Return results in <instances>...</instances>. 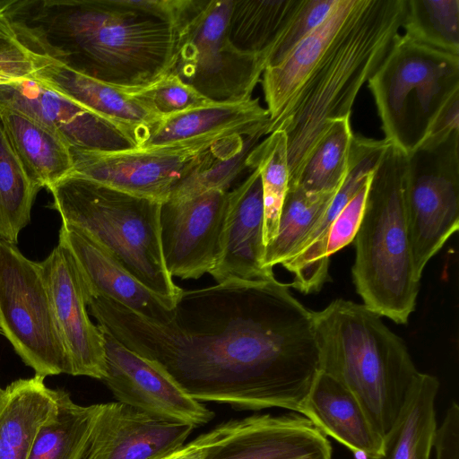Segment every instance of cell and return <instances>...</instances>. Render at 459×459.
Wrapping results in <instances>:
<instances>
[{
	"mask_svg": "<svg viewBox=\"0 0 459 459\" xmlns=\"http://www.w3.org/2000/svg\"><path fill=\"white\" fill-rule=\"evenodd\" d=\"M100 331L106 364L102 381L117 402L195 428L213 419L214 413L191 397L159 364L127 349L105 331Z\"/></svg>",
	"mask_w": 459,
	"mask_h": 459,
	"instance_id": "12",
	"label": "cell"
},
{
	"mask_svg": "<svg viewBox=\"0 0 459 459\" xmlns=\"http://www.w3.org/2000/svg\"><path fill=\"white\" fill-rule=\"evenodd\" d=\"M247 164L259 170L264 200V244L276 236L281 206L289 188L286 134L277 130L260 141L250 152Z\"/></svg>",
	"mask_w": 459,
	"mask_h": 459,
	"instance_id": "32",
	"label": "cell"
},
{
	"mask_svg": "<svg viewBox=\"0 0 459 459\" xmlns=\"http://www.w3.org/2000/svg\"><path fill=\"white\" fill-rule=\"evenodd\" d=\"M337 0H302L266 57V66L283 60L291 50L318 27L332 11Z\"/></svg>",
	"mask_w": 459,
	"mask_h": 459,
	"instance_id": "35",
	"label": "cell"
},
{
	"mask_svg": "<svg viewBox=\"0 0 459 459\" xmlns=\"http://www.w3.org/2000/svg\"><path fill=\"white\" fill-rule=\"evenodd\" d=\"M87 307L100 329L199 402L302 414L320 371L314 311L275 277L183 290L167 323L100 296Z\"/></svg>",
	"mask_w": 459,
	"mask_h": 459,
	"instance_id": "1",
	"label": "cell"
},
{
	"mask_svg": "<svg viewBox=\"0 0 459 459\" xmlns=\"http://www.w3.org/2000/svg\"><path fill=\"white\" fill-rule=\"evenodd\" d=\"M56 411L40 428L28 459H86L98 404L75 403L55 390Z\"/></svg>",
	"mask_w": 459,
	"mask_h": 459,
	"instance_id": "27",
	"label": "cell"
},
{
	"mask_svg": "<svg viewBox=\"0 0 459 459\" xmlns=\"http://www.w3.org/2000/svg\"><path fill=\"white\" fill-rule=\"evenodd\" d=\"M126 92L159 117L214 103L171 72L148 86Z\"/></svg>",
	"mask_w": 459,
	"mask_h": 459,
	"instance_id": "34",
	"label": "cell"
},
{
	"mask_svg": "<svg viewBox=\"0 0 459 459\" xmlns=\"http://www.w3.org/2000/svg\"><path fill=\"white\" fill-rule=\"evenodd\" d=\"M59 241L68 247L76 263L85 296L104 297L160 323L171 319L173 306L144 286L81 230L62 222Z\"/></svg>",
	"mask_w": 459,
	"mask_h": 459,
	"instance_id": "19",
	"label": "cell"
},
{
	"mask_svg": "<svg viewBox=\"0 0 459 459\" xmlns=\"http://www.w3.org/2000/svg\"><path fill=\"white\" fill-rule=\"evenodd\" d=\"M39 264L70 361V375L102 380L106 374L103 337L89 317L82 279L70 250L58 241Z\"/></svg>",
	"mask_w": 459,
	"mask_h": 459,
	"instance_id": "15",
	"label": "cell"
},
{
	"mask_svg": "<svg viewBox=\"0 0 459 459\" xmlns=\"http://www.w3.org/2000/svg\"><path fill=\"white\" fill-rule=\"evenodd\" d=\"M264 250L262 182L253 168L227 193L220 254L209 274L217 284L273 279V270L264 266Z\"/></svg>",
	"mask_w": 459,
	"mask_h": 459,
	"instance_id": "17",
	"label": "cell"
},
{
	"mask_svg": "<svg viewBox=\"0 0 459 459\" xmlns=\"http://www.w3.org/2000/svg\"><path fill=\"white\" fill-rule=\"evenodd\" d=\"M49 190L62 222L103 247L144 286L174 307L182 289L169 273L161 248V203L70 174Z\"/></svg>",
	"mask_w": 459,
	"mask_h": 459,
	"instance_id": "6",
	"label": "cell"
},
{
	"mask_svg": "<svg viewBox=\"0 0 459 459\" xmlns=\"http://www.w3.org/2000/svg\"><path fill=\"white\" fill-rule=\"evenodd\" d=\"M10 0H0V74L13 80L33 78V56L21 44L7 15Z\"/></svg>",
	"mask_w": 459,
	"mask_h": 459,
	"instance_id": "36",
	"label": "cell"
},
{
	"mask_svg": "<svg viewBox=\"0 0 459 459\" xmlns=\"http://www.w3.org/2000/svg\"><path fill=\"white\" fill-rule=\"evenodd\" d=\"M406 0H347L330 44L267 135L286 134L289 187L335 119L348 117L362 85L376 73L399 37Z\"/></svg>",
	"mask_w": 459,
	"mask_h": 459,
	"instance_id": "3",
	"label": "cell"
},
{
	"mask_svg": "<svg viewBox=\"0 0 459 459\" xmlns=\"http://www.w3.org/2000/svg\"><path fill=\"white\" fill-rule=\"evenodd\" d=\"M402 27L411 39L459 56V0H406Z\"/></svg>",
	"mask_w": 459,
	"mask_h": 459,
	"instance_id": "33",
	"label": "cell"
},
{
	"mask_svg": "<svg viewBox=\"0 0 459 459\" xmlns=\"http://www.w3.org/2000/svg\"><path fill=\"white\" fill-rule=\"evenodd\" d=\"M269 122L259 99L213 103L161 117L139 148H151L233 128L254 127Z\"/></svg>",
	"mask_w": 459,
	"mask_h": 459,
	"instance_id": "25",
	"label": "cell"
},
{
	"mask_svg": "<svg viewBox=\"0 0 459 459\" xmlns=\"http://www.w3.org/2000/svg\"><path fill=\"white\" fill-rule=\"evenodd\" d=\"M266 125L226 129L144 149L113 152L71 149L73 174L162 204L169 199L213 143L234 133L251 132Z\"/></svg>",
	"mask_w": 459,
	"mask_h": 459,
	"instance_id": "11",
	"label": "cell"
},
{
	"mask_svg": "<svg viewBox=\"0 0 459 459\" xmlns=\"http://www.w3.org/2000/svg\"><path fill=\"white\" fill-rule=\"evenodd\" d=\"M20 113L61 138L71 149L113 152L136 149L133 137L33 78L0 85V111Z\"/></svg>",
	"mask_w": 459,
	"mask_h": 459,
	"instance_id": "13",
	"label": "cell"
},
{
	"mask_svg": "<svg viewBox=\"0 0 459 459\" xmlns=\"http://www.w3.org/2000/svg\"><path fill=\"white\" fill-rule=\"evenodd\" d=\"M407 154L388 142L371 174L354 238L352 280L363 304L406 324L419 293L404 205Z\"/></svg>",
	"mask_w": 459,
	"mask_h": 459,
	"instance_id": "5",
	"label": "cell"
},
{
	"mask_svg": "<svg viewBox=\"0 0 459 459\" xmlns=\"http://www.w3.org/2000/svg\"><path fill=\"white\" fill-rule=\"evenodd\" d=\"M33 56V79L123 128L137 144L146 140L161 117L143 107L128 92L76 73L58 63Z\"/></svg>",
	"mask_w": 459,
	"mask_h": 459,
	"instance_id": "20",
	"label": "cell"
},
{
	"mask_svg": "<svg viewBox=\"0 0 459 459\" xmlns=\"http://www.w3.org/2000/svg\"><path fill=\"white\" fill-rule=\"evenodd\" d=\"M36 375L0 394V459H28L40 428L56 411L54 389Z\"/></svg>",
	"mask_w": 459,
	"mask_h": 459,
	"instance_id": "22",
	"label": "cell"
},
{
	"mask_svg": "<svg viewBox=\"0 0 459 459\" xmlns=\"http://www.w3.org/2000/svg\"><path fill=\"white\" fill-rule=\"evenodd\" d=\"M227 193L213 190L161 204V248L171 277L199 279L214 267L221 249Z\"/></svg>",
	"mask_w": 459,
	"mask_h": 459,
	"instance_id": "14",
	"label": "cell"
},
{
	"mask_svg": "<svg viewBox=\"0 0 459 459\" xmlns=\"http://www.w3.org/2000/svg\"><path fill=\"white\" fill-rule=\"evenodd\" d=\"M0 122L23 168L41 188L73 173L71 148L57 135L14 111H0Z\"/></svg>",
	"mask_w": 459,
	"mask_h": 459,
	"instance_id": "23",
	"label": "cell"
},
{
	"mask_svg": "<svg viewBox=\"0 0 459 459\" xmlns=\"http://www.w3.org/2000/svg\"><path fill=\"white\" fill-rule=\"evenodd\" d=\"M336 192L310 194L299 186L288 188L276 236L265 247L264 266L266 269L273 270L294 255Z\"/></svg>",
	"mask_w": 459,
	"mask_h": 459,
	"instance_id": "29",
	"label": "cell"
},
{
	"mask_svg": "<svg viewBox=\"0 0 459 459\" xmlns=\"http://www.w3.org/2000/svg\"><path fill=\"white\" fill-rule=\"evenodd\" d=\"M41 189L28 175L0 122V238L17 244Z\"/></svg>",
	"mask_w": 459,
	"mask_h": 459,
	"instance_id": "31",
	"label": "cell"
},
{
	"mask_svg": "<svg viewBox=\"0 0 459 459\" xmlns=\"http://www.w3.org/2000/svg\"><path fill=\"white\" fill-rule=\"evenodd\" d=\"M194 429L119 402L100 403L86 459H156L184 445Z\"/></svg>",
	"mask_w": 459,
	"mask_h": 459,
	"instance_id": "18",
	"label": "cell"
},
{
	"mask_svg": "<svg viewBox=\"0 0 459 459\" xmlns=\"http://www.w3.org/2000/svg\"><path fill=\"white\" fill-rule=\"evenodd\" d=\"M13 81H16V80H13V79H12V78H10L8 76H5V75H3V74H0V85L11 82Z\"/></svg>",
	"mask_w": 459,
	"mask_h": 459,
	"instance_id": "41",
	"label": "cell"
},
{
	"mask_svg": "<svg viewBox=\"0 0 459 459\" xmlns=\"http://www.w3.org/2000/svg\"><path fill=\"white\" fill-rule=\"evenodd\" d=\"M368 183L351 199L333 221L326 245L329 258L354 240L362 220Z\"/></svg>",
	"mask_w": 459,
	"mask_h": 459,
	"instance_id": "37",
	"label": "cell"
},
{
	"mask_svg": "<svg viewBox=\"0 0 459 459\" xmlns=\"http://www.w3.org/2000/svg\"><path fill=\"white\" fill-rule=\"evenodd\" d=\"M302 0H234L229 33L240 51L267 55Z\"/></svg>",
	"mask_w": 459,
	"mask_h": 459,
	"instance_id": "28",
	"label": "cell"
},
{
	"mask_svg": "<svg viewBox=\"0 0 459 459\" xmlns=\"http://www.w3.org/2000/svg\"><path fill=\"white\" fill-rule=\"evenodd\" d=\"M6 12L30 54L122 91L173 67L175 26L128 0H10Z\"/></svg>",
	"mask_w": 459,
	"mask_h": 459,
	"instance_id": "2",
	"label": "cell"
},
{
	"mask_svg": "<svg viewBox=\"0 0 459 459\" xmlns=\"http://www.w3.org/2000/svg\"><path fill=\"white\" fill-rule=\"evenodd\" d=\"M2 391H3V389L0 387V394H1Z\"/></svg>",
	"mask_w": 459,
	"mask_h": 459,
	"instance_id": "42",
	"label": "cell"
},
{
	"mask_svg": "<svg viewBox=\"0 0 459 459\" xmlns=\"http://www.w3.org/2000/svg\"><path fill=\"white\" fill-rule=\"evenodd\" d=\"M381 317L366 305L343 299L314 311L320 370L354 394L384 438L421 372Z\"/></svg>",
	"mask_w": 459,
	"mask_h": 459,
	"instance_id": "4",
	"label": "cell"
},
{
	"mask_svg": "<svg viewBox=\"0 0 459 459\" xmlns=\"http://www.w3.org/2000/svg\"><path fill=\"white\" fill-rule=\"evenodd\" d=\"M302 415L356 455L373 457L382 452L383 438L358 398L329 373L320 370L317 374Z\"/></svg>",
	"mask_w": 459,
	"mask_h": 459,
	"instance_id": "21",
	"label": "cell"
},
{
	"mask_svg": "<svg viewBox=\"0 0 459 459\" xmlns=\"http://www.w3.org/2000/svg\"><path fill=\"white\" fill-rule=\"evenodd\" d=\"M404 205L420 280L426 264L459 227V132L438 143L424 142L407 154Z\"/></svg>",
	"mask_w": 459,
	"mask_h": 459,
	"instance_id": "10",
	"label": "cell"
},
{
	"mask_svg": "<svg viewBox=\"0 0 459 459\" xmlns=\"http://www.w3.org/2000/svg\"><path fill=\"white\" fill-rule=\"evenodd\" d=\"M224 428L225 422L156 459H204L208 449L221 436Z\"/></svg>",
	"mask_w": 459,
	"mask_h": 459,
	"instance_id": "40",
	"label": "cell"
},
{
	"mask_svg": "<svg viewBox=\"0 0 459 459\" xmlns=\"http://www.w3.org/2000/svg\"><path fill=\"white\" fill-rule=\"evenodd\" d=\"M204 459H332V447L305 416L258 414L226 421Z\"/></svg>",
	"mask_w": 459,
	"mask_h": 459,
	"instance_id": "16",
	"label": "cell"
},
{
	"mask_svg": "<svg viewBox=\"0 0 459 459\" xmlns=\"http://www.w3.org/2000/svg\"><path fill=\"white\" fill-rule=\"evenodd\" d=\"M267 128L268 125L251 132L234 133L217 141L168 201H181L213 190L228 192L234 180L248 169L247 157L261 138L267 135Z\"/></svg>",
	"mask_w": 459,
	"mask_h": 459,
	"instance_id": "26",
	"label": "cell"
},
{
	"mask_svg": "<svg viewBox=\"0 0 459 459\" xmlns=\"http://www.w3.org/2000/svg\"><path fill=\"white\" fill-rule=\"evenodd\" d=\"M352 137L350 117L333 120L304 162L294 186L310 194L336 192L347 173Z\"/></svg>",
	"mask_w": 459,
	"mask_h": 459,
	"instance_id": "30",
	"label": "cell"
},
{
	"mask_svg": "<svg viewBox=\"0 0 459 459\" xmlns=\"http://www.w3.org/2000/svg\"><path fill=\"white\" fill-rule=\"evenodd\" d=\"M439 382L422 373L411 388L380 455L365 459H429L437 428L435 400Z\"/></svg>",
	"mask_w": 459,
	"mask_h": 459,
	"instance_id": "24",
	"label": "cell"
},
{
	"mask_svg": "<svg viewBox=\"0 0 459 459\" xmlns=\"http://www.w3.org/2000/svg\"><path fill=\"white\" fill-rule=\"evenodd\" d=\"M457 132H459V92L442 108L424 142L438 143Z\"/></svg>",
	"mask_w": 459,
	"mask_h": 459,
	"instance_id": "39",
	"label": "cell"
},
{
	"mask_svg": "<svg viewBox=\"0 0 459 459\" xmlns=\"http://www.w3.org/2000/svg\"><path fill=\"white\" fill-rule=\"evenodd\" d=\"M368 82L384 139L409 154L425 141L442 108L459 92V56L399 35Z\"/></svg>",
	"mask_w": 459,
	"mask_h": 459,
	"instance_id": "7",
	"label": "cell"
},
{
	"mask_svg": "<svg viewBox=\"0 0 459 459\" xmlns=\"http://www.w3.org/2000/svg\"><path fill=\"white\" fill-rule=\"evenodd\" d=\"M233 2L193 0L175 27L177 44L170 72L214 103L252 99L266 66L264 56L242 52L231 42Z\"/></svg>",
	"mask_w": 459,
	"mask_h": 459,
	"instance_id": "8",
	"label": "cell"
},
{
	"mask_svg": "<svg viewBox=\"0 0 459 459\" xmlns=\"http://www.w3.org/2000/svg\"><path fill=\"white\" fill-rule=\"evenodd\" d=\"M433 447L436 459H459V406L455 402L437 428Z\"/></svg>",
	"mask_w": 459,
	"mask_h": 459,
	"instance_id": "38",
	"label": "cell"
},
{
	"mask_svg": "<svg viewBox=\"0 0 459 459\" xmlns=\"http://www.w3.org/2000/svg\"><path fill=\"white\" fill-rule=\"evenodd\" d=\"M0 329L36 375L71 374L39 263L1 238Z\"/></svg>",
	"mask_w": 459,
	"mask_h": 459,
	"instance_id": "9",
	"label": "cell"
}]
</instances>
